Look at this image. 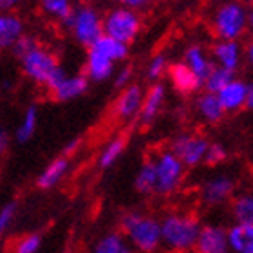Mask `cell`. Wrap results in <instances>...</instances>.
Returning a JSON list of instances; mask_svg holds the SVG:
<instances>
[{"mask_svg": "<svg viewBox=\"0 0 253 253\" xmlns=\"http://www.w3.org/2000/svg\"><path fill=\"white\" fill-rule=\"evenodd\" d=\"M141 31V18L130 7H116L103 18V35L116 38L123 43H130Z\"/></svg>", "mask_w": 253, "mask_h": 253, "instance_id": "cell-7", "label": "cell"}, {"mask_svg": "<svg viewBox=\"0 0 253 253\" xmlns=\"http://www.w3.org/2000/svg\"><path fill=\"white\" fill-rule=\"evenodd\" d=\"M90 47H94L96 51L103 53L107 58H111L114 63L123 62V60L128 58V43L120 42V40L109 37V35H101Z\"/></svg>", "mask_w": 253, "mask_h": 253, "instance_id": "cell-23", "label": "cell"}, {"mask_svg": "<svg viewBox=\"0 0 253 253\" xmlns=\"http://www.w3.org/2000/svg\"><path fill=\"white\" fill-rule=\"evenodd\" d=\"M246 107L253 111V84L248 85V96H246Z\"/></svg>", "mask_w": 253, "mask_h": 253, "instance_id": "cell-42", "label": "cell"}, {"mask_svg": "<svg viewBox=\"0 0 253 253\" xmlns=\"http://www.w3.org/2000/svg\"><path fill=\"white\" fill-rule=\"evenodd\" d=\"M7 148H9V136H7V132L4 128H0V159L5 156Z\"/></svg>", "mask_w": 253, "mask_h": 253, "instance_id": "cell-39", "label": "cell"}, {"mask_svg": "<svg viewBox=\"0 0 253 253\" xmlns=\"http://www.w3.org/2000/svg\"><path fill=\"white\" fill-rule=\"evenodd\" d=\"M69 158L67 156H60V158L53 159L45 169L40 172L37 179V186L40 190H51L54 186H58L62 179L69 172Z\"/></svg>", "mask_w": 253, "mask_h": 253, "instance_id": "cell-20", "label": "cell"}, {"mask_svg": "<svg viewBox=\"0 0 253 253\" xmlns=\"http://www.w3.org/2000/svg\"><path fill=\"white\" fill-rule=\"evenodd\" d=\"M228 233V248L235 253H253V222H235Z\"/></svg>", "mask_w": 253, "mask_h": 253, "instance_id": "cell-21", "label": "cell"}, {"mask_svg": "<svg viewBox=\"0 0 253 253\" xmlns=\"http://www.w3.org/2000/svg\"><path fill=\"white\" fill-rule=\"evenodd\" d=\"M156 167V194L170 195L179 188L185 177V165L172 150H163L154 158Z\"/></svg>", "mask_w": 253, "mask_h": 253, "instance_id": "cell-6", "label": "cell"}, {"mask_svg": "<svg viewBox=\"0 0 253 253\" xmlns=\"http://www.w3.org/2000/svg\"><path fill=\"white\" fill-rule=\"evenodd\" d=\"M89 82L87 74H73V76H65V78L60 82L53 90L51 94L56 101L63 103V101H71L76 100L80 96H84L89 89Z\"/></svg>", "mask_w": 253, "mask_h": 253, "instance_id": "cell-13", "label": "cell"}, {"mask_svg": "<svg viewBox=\"0 0 253 253\" xmlns=\"http://www.w3.org/2000/svg\"><path fill=\"white\" fill-rule=\"evenodd\" d=\"M143 89L136 84H128L126 87H123L120 96L114 101V116L118 120H130V118L139 114L143 103Z\"/></svg>", "mask_w": 253, "mask_h": 253, "instance_id": "cell-9", "label": "cell"}, {"mask_svg": "<svg viewBox=\"0 0 253 253\" xmlns=\"http://www.w3.org/2000/svg\"><path fill=\"white\" fill-rule=\"evenodd\" d=\"M248 33L253 37V7L248 9Z\"/></svg>", "mask_w": 253, "mask_h": 253, "instance_id": "cell-43", "label": "cell"}, {"mask_svg": "<svg viewBox=\"0 0 253 253\" xmlns=\"http://www.w3.org/2000/svg\"><path fill=\"white\" fill-rule=\"evenodd\" d=\"M159 224H161V241L170 250L188 252L195 248L201 230L197 219L186 213H170Z\"/></svg>", "mask_w": 253, "mask_h": 253, "instance_id": "cell-3", "label": "cell"}, {"mask_svg": "<svg viewBox=\"0 0 253 253\" xmlns=\"http://www.w3.org/2000/svg\"><path fill=\"white\" fill-rule=\"evenodd\" d=\"M183 62L199 76L201 82H205V78L208 76V73L211 71V67L215 65L213 60H210V56L206 54V51L201 47L199 43H192L185 49L183 54Z\"/></svg>", "mask_w": 253, "mask_h": 253, "instance_id": "cell-22", "label": "cell"}, {"mask_svg": "<svg viewBox=\"0 0 253 253\" xmlns=\"http://www.w3.org/2000/svg\"><path fill=\"white\" fill-rule=\"evenodd\" d=\"M24 31H26V26L20 16L15 15L13 11L0 13V54L9 51L16 42V38Z\"/></svg>", "mask_w": 253, "mask_h": 253, "instance_id": "cell-16", "label": "cell"}, {"mask_svg": "<svg viewBox=\"0 0 253 253\" xmlns=\"http://www.w3.org/2000/svg\"><path fill=\"white\" fill-rule=\"evenodd\" d=\"M38 126V107L37 105H29L22 116L20 123L15 130V139L18 143H27L29 139H33L35 132H37Z\"/></svg>", "mask_w": 253, "mask_h": 253, "instance_id": "cell-24", "label": "cell"}, {"mask_svg": "<svg viewBox=\"0 0 253 253\" xmlns=\"http://www.w3.org/2000/svg\"><path fill=\"white\" fill-rule=\"evenodd\" d=\"M210 143L203 136L195 134H181L172 141V152L183 161L185 167H197L205 163L206 148Z\"/></svg>", "mask_w": 253, "mask_h": 253, "instance_id": "cell-8", "label": "cell"}, {"mask_svg": "<svg viewBox=\"0 0 253 253\" xmlns=\"http://www.w3.org/2000/svg\"><path fill=\"white\" fill-rule=\"evenodd\" d=\"M80 45L90 47L103 35V18L92 5H74L73 13L60 24Z\"/></svg>", "mask_w": 253, "mask_h": 253, "instance_id": "cell-4", "label": "cell"}, {"mask_svg": "<svg viewBox=\"0 0 253 253\" xmlns=\"http://www.w3.org/2000/svg\"><path fill=\"white\" fill-rule=\"evenodd\" d=\"M18 62H20L24 76L31 80L33 84L45 87L49 92L67 76L65 69L60 65L56 54L40 43L35 45L29 53L24 54Z\"/></svg>", "mask_w": 253, "mask_h": 253, "instance_id": "cell-1", "label": "cell"}, {"mask_svg": "<svg viewBox=\"0 0 253 253\" xmlns=\"http://www.w3.org/2000/svg\"><path fill=\"white\" fill-rule=\"evenodd\" d=\"M213 2H219V0H213Z\"/></svg>", "mask_w": 253, "mask_h": 253, "instance_id": "cell-44", "label": "cell"}, {"mask_svg": "<svg viewBox=\"0 0 253 253\" xmlns=\"http://www.w3.org/2000/svg\"><path fill=\"white\" fill-rule=\"evenodd\" d=\"M114 76V87L116 89H123V87H126V85L130 84L132 80V67H128V65H125V67H122L118 73L112 74Z\"/></svg>", "mask_w": 253, "mask_h": 253, "instance_id": "cell-36", "label": "cell"}, {"mask_svg": "<svg viewBox=\"0 0 253 253\" xmlns=\"http://www.w3.org/2000/svg\"><path fill=\"white\" fill-rule=\"evenodd\" d=\"M16 210H18V206H16V203H13V201L0 208V239L9 232L11 224L15 222Z\"/></svg>", "mask_w": 253, "mask_h": 253, "instance_id": "cell-33", "label": "cell"}, {"mask_svg": "<svg viewBox=\"0 0 253 253\" xmlns=\"http://www.w3.org/2000/svg\"><path fill=\"white\" fill-rule=\"evenodd\" d=\"M170 74V82L174 85V89L179 92V94H194L203 87V82L199 80V76L192 71V69L186 65L185 62H177L174 65H170L169 69Z\"/></svg>", "mask_w": 253, "mask_h": 253, "instance_id": "cell-11", "label": "cell"}, {"mask_svg": "<svg viewBox=\"0 0 253 253\" xmlns=\"http://www.w3.org/2000/svg\"><path fill=\"white\" fill-rule=\"evenodd\" d=\"M195 111L197 114L201 116V120L206 123H219L224 118L226 111H224V107L222 103L219 101V96L215 92H208L205 90L203 94L197 96V100H195Z\"/></svg>", "mask_w": 253, "mask_h": 253, "instance_id": "cell-19", "label": "cell"}, {"mask_svg": "<svg viewBox=\"0 0 253 253\" xmlns=\"http://www.w3.org/2000/svg\"><path fill=\"white\" fill-rule=\"evenodd\" d=\"M219 101L222 103L226 112H237L243 107H246V96H248V84L233 78L230 84H226L219 92Z\"/></svg>", "mask_w": 253, "mask_h": 253, "instance_id": "cell-15", "label": "cell"}, {"mask_svg": "<svg viewBox=\"0 0 253 253\" xmlns=\"http://www.w3.org/2000/svg\"><path fill=\"white\" fill-rule=\"evenodd\" d=\"M118 2L122 5H125V7H130V9H134V11L141 9V7L150 4V0H118Z\"/></svg>", "mask_w": 253, "mask_h": 253, "instance_id": "cell-37", "label": "cell"}, {"mask_svg": "<svg viewBox=\"0 0 253 253\" xmlns=\"http://www.w3.org/2000/svg\"><path fill=\"white\" fill-rule=\"evenodd\" d=\"M123 150H125V137H122V136L114 137V139H111V141L107 143V147L101 150L100 158H98V165H100L101 169H109V167H112V165L120 159Z\"/></svg>", "mask_w": 253, "mask_h": 253, "instance_id": "cell-29", "label": "cell"}, {"mask_svg": "<svg viewBox=\"0 0 253 253\" xmlns=\"http://www.w3.org/2000/svg\"><path fill=\"white\" fill-rule=\"evenodd\" d=\"M42 248V235L38 233H27L20 237L15 244L16 253H37Z\"/></svg>", "mask_w": 253, "mask_h": 253, "instance_id": "cell-31", "label": "cell"}, {"mask_svg": "<svg viewBox=\"0 0 253 253\" xmlns=\"http://www.w3.org/2000/svg\"><path fill=\"white\" fill-rule=\"evenodd\" d=\"M211 29L219 40H239L248 33V7L237 0L222 2L211 16Z\"/></svg>", "mask_w": 253, "mask_h": 253, "instance_id": "cell-5", "label": "cell"}, {"mask_svg": "<svg viewBox=\"0 0 253 253\" xmlns=\"http://www.w3.org/2000/svg\"><path fill=\"white\" fill-rule=\"evenodd\" d=\"M169 71V62H167V56L165 54H156L147 67V78L152 80V82H158L165 73Z\"/></svg>", "mask_w": 253, "mask_h": 253, "instance_id": "cell-34", "label": "cell"}, {"mask_svg": "<svg viewBox=\"0 0 253 253\" xmlns=\"http://www.w3.org/2000/svg\"><path fill=\"white\" fill-rule=\"evenodd\" d=\"M85 74L90 82H105L114 74V62L105 54L96 51L94 47H87V60H85Z\"/></svg>", "mask_w": 253, "mask_h": 253, "instance_id": "cell-14", "label": "cell"}, {"mask_svg": "<svg viewBox=\"0 0 253 253\" xmlns=\"http://www.w3.org/2000/svg\"><path fill=\"white\" fill-rule=\"evenodd\" d=\"M35 45H38L37 38L33 37V35H27V33L24 31L20 37L16 38V42L13 43V47H11L9 51H11V54H13L16 60H20L22 56H24L26 53H29V51H31Z\"/></svg>", "mask_w": 253, "mask_h": 253, "instance_id": "cell-32", "label": "cell"}, {"mask_svg": "<svg viewBox=\"0 0 253 253\" xmlns=\"http://www.w3.org/2000/svg\"><path fill=\"white\" fill-rule=\"evenodd\" d=\"M120 224L128 243L139 252H156L163 244L161 224L152 217L143 215L139 211H126L123 213Z\"/></svg>", "mask_w": 253, "mask_h": 253, "instance_id": "cell-2", "label": "cell"}, {"mask_svg": "<svg viewBox=\"0 0 253 253\" xmlns=\"http://www.w3.org/2000/svg\"><path fill=\"white\" fill-rule=\"evenodd\" d=\"M80 143H82V141H80L78 137H76V139H73V141H69L67 145H65V150H63V156H67V158H69L71 154L76 152V150H78V147H80Z\"/></svg>", "mask_w": 253, "mask_h": 253, "instance_id": "cell-40", "label": "cell"}, {"mask_svg": "<svg viewBox=\"0 0 253 253\" xmlns=\"http://www.w3.org/2000/svg\"><path fill=\"white\" fill-rule=\"evenodd\" d=\"M232 213L237 222H253V194H241L233 201Z\"/></svg>", "mask_w": 253, "mask_h": 253, "instance_id": "cell-30", "label": "cell"}, {"mask_svg": "<svg viewBox=\"0 0 253 253\" xmlns=\"http://www.w3.org/2000/svg\"><path fill=\"white\" fill-rule=\"evenodd\" d=\"M226 150H224V147L222 145H219V143H210L208 145V148H206V156H205V163L206 165H219L222 163L224 159H226Z\"/></svg>", "mask_w": 253, "mask_h": 253, "instance_id": "cell-35", "label": "cell"}, {"mask_svg": "<svg viewBox=\"0 0 253 253\" xmlns=\"http://www.w3.org/2000/svg\"><path fill=\"white\" fill-rule=\"evenodd\" d=\"M96 253H128L130 248L122 233H107L98 241L94 248Z\"/></svg>", "mask_w": 253, "mask_h": 253, "instance_id": "cell-28", "label": "cell"}, {"mask_svg": "<svg viewBox=\"0 0 253 253\" xmlns=\"http://www.w3.org/2000/svg\"><path fill=\"white\" fill-rule=\"evenodd\" d=\"M233 181L226 175H217L213 179H210L203 188V201L208 206H219L222 203H226L233 194Z\"/></svg>", "mask_w": 253, "mask_h": 253, "instance_id": "cell-17", "label": "cell"}, {"mask_svg": "<svg viewBox=\"0 0 253 253\" xmlns=\"http://www.w3.org/2000/svg\"><path fill=\"white\" fill-rule=\"evenodd\" d=\"M244 58H246L250 67L253 69V38L246 43V47H244Z\"/></svg>", "mask_w": 253, "mask_h": 253, "instance_id": "cell-41", "label": "cell"}, {"mask_svg": "<svg viewBox=\"0 0 253 253\" xmlns=\"http://www.w3.org/2000/svg\"><path fill=\"white\" fill-rule=\"evenodd\" d=\"M134 188L139 194H154V190H156V167H154V159H147L139 167L136 179H134Z\"/></svg>", "mask_w": 253, "mask_h": 253, "instance_id": "cell-26", "label": "cell"}, {"mask_svg": "<svg viewBox=\"0 0 253 253\" xmlns=\"http://www.w3.org/2000/svg\"><path fill=\"white\" fill-rule=\"evenodd\" d=\"M38 4L43 15L51 20H56L58 24H62L74 9L73 0H40Z\"/></svg>", "mask_w": 253, "mask_h": 253, "instance_id": "cell-25", "label": "cell"}, {"mask_svg": "<svg viewBox=\"0 0 253 253\" xmlns=\"http://www.w3.org/2000/svg\"><path fill=\"white\" fill-rule=\"evenodd\" d=\"M233 78H235V71L221 67V65L215 63V65L211 67L210 73H208V76L205 78V82H203V87H205V90H208V92H215L217 94V92H219L226 84H230Z\"/></svg>", "mask_w": 253, "mask_h": 253, "instance_id": "cell-27", "label": "cell"}, {"mask_svg": "<svg viewBox=\"0 0 253 253\" xmlns=\"http://www.w3.org/2000/svg\"><path fill=\"white\" fill-rule=\"evenodd\" d=\"M244 49L239 43V40H219L213 43L211 47V56H213V63L221 65V67L232 69L237 71L243 60Z\"/></svg>", "mask_w": 253, "mask_h": 253, "instance_id": "cell-12", "label": "cell"}, {"mask_svg": "<svg viewBox=\"0 0 253 253\" xmlns=\"http://www.w3.org/2000/svg\"><path fill=\"white\" fill-rule=\"evenodd\" d=\"M24 0H0V13H9L16 9Z\"/></svg>", "mask_w": 253, "mask_h": 253, "instance_id": "cell-38", "label": "cell"}, {"mask_svg": "<svg viewBox=\"0 0 253 253\" xmlns=\"http://www.w3.org/2000/svg\"><path fill=\"white\" fill-rule=\"evenodd\" d=\"M165 103V85L156 84L147 90V94L143 96V103L139 109V122L143 125H150V123L158 118Z\"/></svg>", "mask_w": 253, "mask_h": 253, "instance_id": "cell-18", "label": "cell"}, {"mask_svg": "<svg viewBox=\"0 0 253 253\" xmlns=\"http://www.w3.org/2000/svg\"><path fill=\"white\" fill-rule=\"evenodd\" d=\"M199 253H226L228 233L221 226H201L195 248Z\"/></svg>", "mask_w": 253, "mask_h": 253, "instance_id": "cell-10", "label": "cell"}]
</instances>
